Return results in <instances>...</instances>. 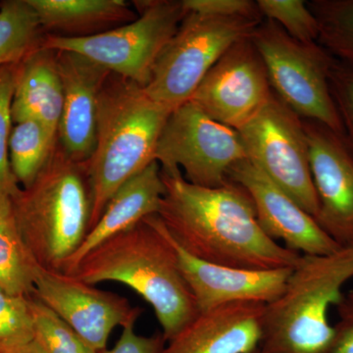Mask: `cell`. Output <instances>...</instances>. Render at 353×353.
<instances>
[{
	"label": "cell",
	"instance_id": "obj_23",
	"mask_svg": "<svg viewBox=\"0 0 353 353\" xmlns=\"http://www.w3.org/2000/svg\"><path fill=\"white\" fill-rule=\"evenodd\" d=\"M57 137L34 120L14 124L9 138V161L21 189L31 185L50 159Z\"/></svg>",
	"mask_w": 353,
	"mask_h": 353
},
{
	"label": "cell",
	"instance_id": "obj_31",
	"mask_svg": "<svg viewBox=\"0 0 353 353\" xmlns=\"http://www.w3.org/2000/svg\"><path fill=\"white\" fill-rule=\"evenodd\" d=\"M336 308L338 322L328 353H353V290L343 292Z\"/></svg>",
	"mask_w": 353,
	"mask_h": 353
},
{
	"label": "cell",
	"instance_id": "obj_30",
	"mask_svg": "<svg viewBox=\"0 0 353 353\" xmlns=\"http://www.w3.org/2000/svg\"><path fill=\"white\" fill-rule=\"evenodd\" d=\"M183 4L187 12L264 20L257 2L252 0H183Z\"/></svg>",
	"mask_w": 353,
	"mask_h": 353
},
{
	"label": "cell",
	"instance_id": "obj_3",
	"mask_svg": "<svg viewBox=\"0 0 353 353\" xmlns=\"http://www.w3.org/2000/svg\"><path fill=\"white\" fill-rule=\"evenodd\" d=\"M172 111L138 83L109 74L97 103L94 150L85 163L92 203L88 232L114 192L155 161L158 141Z\"/></svg>",
	"mask_w": 353,
	"mask_h": 353
},
{
	"label": "cell",
	"instance_id": "obj_14",
	"mask_svg": "<svg viewBox=\"0 0 353 353\" xmlns=\"http://www.w3.org/2000/svg\"><path fill=\"white\" fill-rule=\"evenodd\" d=\"M228 179L245 190L264 233L301 255H324L341 248L284 190L248 159L234 164Z\"/></svg>",
	"mask_w": 353,
	"mask_h": 353
},
{
	"label": "cell",
	"instance_id": "obj_25",
	"mask_svg": "<svg viewBox=\"0 0 353 353\" xmlns=\"http://www.w3.org/2000/svg\"><path fill=\"white\" fill-rule=\"evenodd\" d=\"M34 326V341L46 353H97L46 304L29 299Z\"/></svg>",
	"mask_w": 353,
	"mask_h": 353
},
{
	"label": "cell",
	"instance_id": "obj_9",
	"mask_svg": "<svg viewBox=\"0 0 353 353\" xmlns=\"http://www.w3.org/2000/svg\"><path fill=\"white\" fill-rule=\"evenodd\" d=\"M238 132L246 159L316 218L319 201L303 120L272 90L268 101Z\"/></svg>",
	"mask_w": 353,
	"mask_h": 353
},
{
	"label": "cell",
	"instance_id": "obj_6",
	"mask_svg": "<svg viewBox=\"0 0 353 353\" xmlns=\"http://www.w3.org/2000/svg\"><path fill=\"white\" fill-rule=\"evenodd\" d=\"M266 67L272 90L303 120L314 121L339 136L345 129L336 109L330 74L336 59L318 43L290 38L274 21L264 19L250 37Z\"/></svg>",
	"mask_w": 353,
	"mask_h": 353
},
{
	"label": "cell",
	"instance_id": "obj_26",
	"mask_svg": "<svg viewBox=\"0 0 353 353\" xmlns=\"http://www.w3.org/2000/svg\"><path fill=\"white\" fill-rule=\"evenodd\" d=\"M29 299L0 288V353H12L34 341Z\"/></svg>",
	"mask_w": 353,
	"mask_h": 353
},
{
	"label": "cell",
	"instance_id": "obj_2",
	"mask_svg": "<svg viewBox=\"0 0 353 353\" xmlns=\"http://www.w3.org/2000/svg\"><path fill=\"white\" fill-rule=\"evenodd\" d=\"M71 275L92 285L117 282L131 288L152 305L166 343L199 314L174 241L158 215L104 241Z\"/></svg>",
	"mask_w": 353,
	"mask_h": 353
},
{
	"label": "cell",
	"instance_id": "obj_12",
	"mask_svg": "<svg viewBox=\"0 0 353 353\" xmlns=\"http://www.w3.org/2000/svg\"><path fill=\"white\" fill-rule=\"evenodd\" d=\"M271 94L263 59L248 38L220 57L189 101L211 119L238 131L259 112Z\"/></svg>",
	"mask_w": 353,
	"mask_h": 353
},
{
	"label": "cell",
	"instance_id": "obj_24",
	"mask_svg": "<svg viewBox=\"0 0 353 353\" xmlns=\"http://www.w3.org/2000/svg\"><path fill=\"white\" fill-rule=\"evenodd\" d=\"M319 24L317 43L341 63L353 67V0L307 2Z\"/></svg>",
	"mask_w": 353,
	"mask_h": 353
},
{
	"label": "cell",
	"instance_id": "obj_20",
	"mask_svg": "<svg viewBox=\"0 0 353 353\" xmlns=\"http://www.w3.org/2000/svg\"><path fill=\"white\" fill-rule=\"evenodd\" d=\"M44 34L83 39L103 34L138 19L132 2L125 0H27Z\"/></svg>",
	"mask_w": 353,
	"mask_h": 353
},
{
	"label": "cell",
	"instance_id": "obj_8",
	"mask_svg": "<svg viewBox=\"0 0 353 353\" xmlns=\"http://www.w3.org/2000/svg\"><path fill=\"white\" fill-rule=\"evenodd\" d=\"M138 19L103 34L83 39L46 34L43 46L72 51L145 88L165 46L187 15L183 0H134Z\"/></svg>",
	"mask_w": 353,
	"mask_h": 353
},
{
	"label": "cell",
	"instance_id": "obj_32",
	"mask_svg": "<svg viewBox=\"0 0 353 353\" xmlns=\"http://www.w3.org/2000/svg\"><path fill=\"white\" fill-rule=\"evenodd\" d=\"M165 345L163 334L141 336L134 331V325H129L123 328L116 345L101 353H163Z\"/></svg>",
	"mask_w": 353,
	"mask_h": 353
},
{
	"label": "cell",
	"instance_id": "obj_16",
	"mask_svg": "<svg viewBox=\"0 0 353 353\" xmlns=\"http://www.w3.org/2000/svg\"><path fill=\"white\" fill-rule=\"evenodd\" d=\"M55 51L63 87L57 141L72 160L87 163L97 139L99 94L111 72L78 53Z\"/></svg>",
	"mask_w": 353,
	"mask_h": 353
},
{
	"label": "cell",
	"instance_id": "obj_21",
	"mask_svg": "<svg viewBox=\"0 0 353 353\" xmlns=\"http://www.w3.org/2000/svg\"><path fill=\"white\" fill-rule=\"evenodd\" d=\"M38 266L20 233L12 199L0 194V288L13 296H32Z\"/></svg>",
	"mask_w": 353,
	"mask_h": 353
},
{
	"label": "cell",
	"instance_id": "obj_13",
	"mask_svg": "<svg viewBox=\"0 0 353 353\" xmlns=\"http://www.w3.org/2000/svg\"><path fill=\"white\" fill-rule=\"evenodd\" d=\"M319 211V226L341 248L353 246V152L328 127L303 120Z\"/></svg>",
	"mask_w": 353,
	"mask_h": 353
},
{
	"label": "cell",
	"instance_id": "obj_28",
	"mask_svg": "<svg viewBox=\"0 0 353 353\" xmlns=\"http://www.w3.org/2000/svg\"><path fill=\"white\" fill-rule=\"evenodd\" d=\"M16 65L0 68V194L13 197L21 187L14 176L9 161V138L13 128L12 99Z\"/></svg>",
	"mask_w": 353,
	"mask_h": 353
},
{
	"label": "cell",
	"instance_id": "obj_34",
	"mask_svg": "<svg viewBox=\"0 0 353 353\" xmlns=\"http://www.w3.org/2000/svg\"><path fill=\"white\" fill-rule=\"evenodd\" d=\"M254 353H267V352H263V350H256V352H255Z\"/></svg>",
	"mask_w": 353,
	"mask_h": 353
},
{
	"label": "cell",
	"instance_id": "obj_10",
	"mask_svg": "<svg viewBox=\"0 0 353 353\" xmlns=\"http://www.w3.org/2000/svg\"><path fill=\"white\" fill-rule=\"evenodd\" d=\"M245 159L238 131L211 119L190 101L172 111L154 154L163 173L182 172L188 182L203 188L224 185L232 167Z\"/></svg>",
	"mask_w": 353,
	"mask_h": 353
},
{
	"label": "cell",
	"instance_id": "obj_22",
	"mask_svg": "<svg viewBox=\"0 0 353 353\" xmlns=\"http://www.w3.org/2000/svg\"><path fill=\"white\" fill-rule=\"evenodd\" d=\"M44 37L38 15L27 0L0 1V68L20 63L43 46Z\"/></svg>",
	"mask_w": 353,
	"mask_h": 353
},
{
	"label": "cell",
	"instance_id": "obj_15",
	"mask_svg": "<svg viewBox=\"0 0 353 353\" xmlns=\"http://www.w3.org/2000/svg\"><path fill=\"white\" fill-rule=\"evenodd\" d=\"M174 245L199 313L236 303L268 305L284 292L292 269L250 270L210 263L192 256L175 241Z\"/></svg>",
	"mask_w": 353,
	"mask_h": 353
},
{
	"label": "cell",
	"instance_id": "obj_18",
	"mask_svg": "<svg viewBox=\"0 0 353 353\" xmlns=\"http://www.w3.org/2000/svg\"><path fill=\"white\" fill-rule=\"evenodd\" d=\"M164 194L161 168L157 161H153L114 192L99 222L67 260L62 272L71 275L83 257L104 241L130 229L148 216L157 215Z\"/></svg>",
	"mask_w": 353,
	"mask_h": 353
},
{
	"label": "cell",
	"instance_id": "obj_19",
	"mask_svg": "<svg viewBox=\"0 0 353 353\" xmlns=\"http://www.w3.org/2000/svg\"><path fill=\"white\" fill-rule=\"evenodd\" d=\"M63 110V87L57 51L41 48L16 64L11 106L13 124L34 120L57 137Z\"/></svg>",
	"mask_w": 353,
	"mask_h": 353
},
{
	"label": "cell",
	"instance_id": "obj_17",
	"mask_svg": "<svg viewBox=\"0 0 353 353\" xmlns=\"http://www.w3.org/2000/svg\"><path fill=\"white\" fill-rule=\"evenodd\" d=\"M266 305L226 304L199 312L167 341L163 353H254L263 338Z\"/></svg>",
	"mask_w": 353,
	"mask_h": 353
},
{
	"label": "cell",
	"instance_id": "obj_33",
	"mask_svg": "<svg viewBox=\"0 0 353 353\" xmlns=\"http://www.w3.org/2000/svg\"><path fill=\"white\" fill-rule=\"evenodd\" d=\"M12 353H46L43 348L39 347V343L36 341H32L29 345L20 347L19 350H15Z\"/></svg>",
	"mask_w": 353,
	"mask_h": 353
},
{
	"label": "cell",
	"instance_id": "obj_5",
	"mask_svg": "<svg viewBox=\"0 0 353 353\" xmlns=\"http://www.w3.org/2000/svg\"><path fill=\"white\" fill-rule=\"evenodd\" d=\"M353 278V246L301 255L284 292L266 305L259 350L267 353H328L334 326L328 312Z\"/></svg>",
	"mask_w": 353,
	"mask_h": 353
},
{
	"label": "cell",
	"instance_id": "obj_1",
	"mask_svg": "<svg viewBox=\"0 0 353 353\" xmlns=\"http://www.w3.org/2000/svg\"><path fill=\"white\" fill-rule=\"evenodd\" d=\"M161 176L165 194L158 217L192 256L250 270L294 268L299 262L301 254L264 233L252 199L238 183L203 188L188 182L182 172Z\"/></svg>",
	"mask_w": 353,
	"mask_h": 353
},
{
	"label": "cell",
	"instance_id": "obj_29",
	"mask_svg": "<svg viewBox=\"0 0 353 353\" xmlns=\"http://www.w3.org/2000/svg\"><path fill=\"white\" fill-rule=\"evenodd\" d=\"M330 88L345 129V141L353 152V67L336 60L330 74Z\"/></svg>",
	"mask_w": 353,
	"mask_h": 353
},
{
	"label": "cell",
	"instance_id": "obj_4",
	"mask_svg": "<svg viewBox=\"0 0 353 353\" xmlns=\"http://www.w3.org/2000/svg\"><path fill=\"white\" fill-rule=\"evenodd\" d=\"M11 199L34 259L43 268L62 272L88 232L92 203L85 163L72 160L57 141L36 180Z\"/></svg>",
	"mask_w": 353,
	"mask_h": 353
},
{
	"label": "cell",
	"instance_id": "obj_11",
	"mask_svg": "<svg viewBox=\"0 0 353 353\" xmlns=\"http://www.w3.org/2000/svg\"><path fill=\"white\" fill-rule=\"evenodd\" d=\"M34 296L71 327L85 343L101 353L117 326L136 324L141 314L125 297L97 289L63 272L37 267Z\"/></svg>",
	"mask_w": 353,
	"mask_h": 353
},
{
	"label": "cell",
	"instance_id": "obj_27",
	"mask_svg": "<svg viewBox=\"0 0 353 353\" xmlns=\"http://www.w3.org/2000/svg\"><path fill=\"white\" fill-rule=\"evenodd\" d=\"M264 19L274 21L301 43H317L319 24L303 0H257Z\"/></svg>",
	"mask_w": 353,
	"mask_h": 353
},
{
	"label": "cell",
	"instance_id": "obj_7",
	"mask_svg": "<svg viewBox=\"0 0 353 353\" xmlns=\"http://www.w3.org/2000/svg\"><path fill=\"white\" fill-rule=\"evenodd\" d=\"M261 22L188 12L153 65L146 94L172 110L183 105L220 57Z\"/></svg>",
	"mask_w": 353,
	"mask_h": 353
}]
</instances>
